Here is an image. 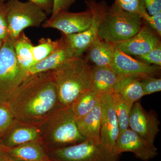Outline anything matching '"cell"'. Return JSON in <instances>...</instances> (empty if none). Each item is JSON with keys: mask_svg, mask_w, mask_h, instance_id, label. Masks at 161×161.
Wrapping results in <instances>:
<instances>
[{"mask_svg": "<svg viewBox=\"0 0 161 161\" xmlns=\"http://www.w3.org/2000/svg\"><path fill=\"white\" fill-rule=\"evenodd\" d=\"M15 120L39 125L58 108V95L50 71L28 75L6 103Z\"/></svg>", "mask_w": 161, "mask_h": 161, "instance_id": "1", "label": "cell"}, {"mask_svg": "<svg viewBox=\"0 0 161 161\" xmlns=\"http://www.w3.org/2000/svg\"><path fill=\"white\" fill-rule=\"evenodd\" d=\"M50 72L58 108L69 107L80 94L89 90L91 68L81 58H72Z\"/></svg>", "mask_w": 161, "mask_h": 161, "instance_id": "2", "label": "cell"}, {"mask_svg": "<svg viewBox=\"0 0 161 161\" xmlns=\"http://www.w3.org/2000/svg\"><path fill=\"white\" fill-rule=\"evenodd\" d=\"M40 141L47 151L81 142L80 134L69 107L58 108L39 125Z\"/></svg>", "mask_w": 161, "mask_h": 161, "instance_id": "3", "label": "cell"}, {"mask_svg": "<svg viewBox=\"0 0 161 161\" xmlns=\"http://www.w3.org/2000/svg\"><path fill=\"white\" fill-rule=\"evenodd\" d=\"M143 23L138 14L124 11L114 3L108 8L101 23L98 37L114 45L135 36L142 27Z\"/></svg>", "mask_w": 161, "mask_h": 161, "instance_id": "4", "label": "cell"}, {"mask_svg": "<svg viewBox=\"0 0 161 161\" xmlns=\"http://www.w3.org/2000/svg\"><path fill=\"white\" fill-rule=\"evenodd\" d=\"M8 40L14 42L27 27H39L47 19L46 13L35 3L28 1L7 0Z\"/></svg>", "mask_w": 161, "mask_h": 161, "instance_id": "5", "label": "cell"}, {"mask_svg": "<svg viewBox=\"0 0 161 161\" xmlns=\"http://www.w3.org/2000/svg\"><path fill=\"white\" fill-rule=\"evenodd\" d=\"M14 44L6 39L0 49V103L4 104L26 77L18 64Z\"/></svg>", "mask_w": 161, "mask_h": 161, "instance_id": "6", "label": "cell"}, {"mask_svg": "<svg viewBox=\"0 0 161 161\" xmlns=\"http://www.w3.org/2000/svg\"><path fill=\"white\" fill-rule=\"evenodd\" d=\"M47 152L52 155V161H117L118 156L101 142L88 140Z\"/></svg>", "mask_w": 161, "mask_h": 161, "instance_id": "7", "label": "cell"}, {"mask_svg": "<svg viewBox=\"0 0 161 161\" xmlns=\"http://www.w3.org/2000/svg\"><path fill=\"white\" fill-rule=\"evenodd\" d=\"M85 4L87 8L91 9L93 16L89 29L79 33L63 34L65 42L75 53L76 58H81L98 37L99 26L108 8L104 1L98 3L96 0H86Z\"/></svg>", "mask_w": 161, "mask_h": 161, "instance_id": "8", "label": "cell"}, {"mask_svg": "<svg viewBox=\"0 0 161 161\" xmlns=\"http://www.w3.org/2000/svg\"><path fill=\"white\" fill-rule=\"evenodd\" d=\"M92 19V12L87 8L86 11L81 12L61 11L54 17L47 19L42 26L44 28L58 30L65 35L79 33L89 29Z\"/></svg>", "mask_w": 161, "mask_h": 161, "instance_id": "9", "label": "cell"}, {"mask_svg": "<svg viewBox=\"0 0 161 161\" xmlns=\"http://www.w3.org/2000/svg\"><path fill=\"white\" fill-rule=\"evenodd\" d=\"M125 152H132L137 158L144 161L150 160L158 155L154 144L129 129L119 134L112 151L117 156Z\"/></svg>", "mask_w": 161, "mask_h": 161, "instance_id": "10", "label": "cell"}, {"mask_svg": "<svg viewBox=\"0 0 161 161\" xmlns=\"http://www.w3.org/2000/svg\"><path fill=\"white\" fill-rule=\"evenodd\" d=\"M113 93L99 96L102 111L101 142L112 152L119 132Z\"/></svg>", "mask_w": 161, "mask_h": 161, "instance_id": "11", "label": "cell"}, {"mask_svg": "<svg viewBox=\"0 0 161 161\" xmlns=\"http://www.w3.org/2000/svg\"><path fill=\"white\" fill-rule=\"evenodd\" d=\"M111 68L118 75L141 79L154 77L159 74L161 69L160 66L136 60L116 48Z\"/></svg>", "mask_w": 161, "mask_h": 161, "instance_id": "12", "label": "cell"}, {"mask_svg": "<svg viewBox=\"0 0 161 161\" xmlns=\"http://www.w3.org/2000/svg\"><path fill=\"white\" fill-rule=\"evenodd\" d=\"M160 122L155 113L147 112L139 102L133 104L130 113V129L154 144L156 136L159 132Z\"/></svg>", "mask_w": 161, "mask_h": 161, "instance_id": "13", "label": "cell"}, {"mask_svg": "<svg viewBox=\"0 0 161 161\" xmlns=\"http://www.w3.org/2000/svg\"><path fill=\"white\" fill-rule=\"evenodd\" d=\"M160 44L159 36L150 26L144 25L132 38L114 46L126 54L138 56L147 53Z\"/></svg>", "mask_w": 161, "mask_h": 161, "instance_id": "14", "label": "cell"}, {"mask_svg": "<svg viewBox=\"0 0 161 161\" xmlns=\"http://www.w3.org/2000/svg\"><path fill=\"white\" fill-rule=\"evenodd\" d=\"M40 139L39 126L27 125L15 120L0 138V147L11 148Z\"/></svg>", "mask_w": 161, "mask_h": 161, "instance_id": "15", "label": "cell"}, {"mask_svg": "<svg viewBox=\"0 0 161 161\" xmlns=\"http://www.w3.org/2000/svg\"><path fill=\"white\" fill-rule=\"evenodd\" d=\"M1 148L9 158L14 161H52L40 141L30 142L11 148Z\"/></svg>", "mask_w": 161, "mask_h": 161, "instance_id": "16", "label": "cell"}, {"mask_svg": "<svg viewBox=\"0 0 161 161\" xmlns=\"http://www.w3.org/2000/svg\"><path fill=\"white\" fill-rule=\"evenodd\" d=\"M119 75L111 67L95 66L91 68L89 90L98 96L111 94Z\"/></svg>", "mask_w": 161, "mask_h": 161, "instance_id": "17", "label": "cell"}, {"mask_svg": "<svg viewBox=\"0 0 161 161\" xmlns=\"http://www.w3.org/2000/svg\"><path fill=\"white\" fill-rule=\"evenodd\" d=\"M61 38L62 42L58 49L45 59L33 65L28 71L26 77L40 72L52 70L65 61L76 58L75 53L67 44L63 36Z\"/></svg>", "mask_w": 161, "mask_h": 161, "instance_id": "18", "label": "cell"}, {"mask_svg": "<svg viewBox=\"0 0 161 161\" xmlns=\"http://www.w3.org/2000/svg\"><path fill=\"white\" fill-rule=\"evenodd\" d=\"M101 105L99 98L96 106L88 114L76 120L78 130L86 140L99 142L101 127Z\"/></svg>", "mask_w": 161, "mask_h": 161, "instance_id": "19", "label": "cell"}, {"mask_svg": "<svg viewBox=\"0 0 161 161\" xmlns=\"http://www.w3.org/2000/svg\"><path fill=\"white\" fill-rule=\"evenodd\" d=\"M115 50L113 44L97 37L87 50V58L95 66L111 67Z\"/></svg>", "mask_w": 161, "mask_h": 161, "instance_id": "20", "label": "cell"}, {"mask_svg": "<svg viewBox=\"0 0 161 161\" xmlns=\"http://www.w3.org/2000/svg\"><path fill=\"white\" fill-rule=\"evenodd\" d=\"M140 80L132 76L119 75L113 88V93L134 104L144 96Z\"/></svg>", "mask_w": 161, "mask_h": 161, "instance_id": "21", "label": "cell"}, {"mask_svg": "<svg viewBox=\"0 0 161 161\" xmlns=\"http://www.w3.org/2000/svg\"><path fill=\"white\" fill-rule=\"evenodd\" d=\"M14 45L18 64L26 76L28 71L34 64L32 53L33 44L23 31L15 40Z\"/></svg>", "mask_w": 161, "mask_h": 161, "instance_id": "22", "label": "cell"}, {"mask_svg": "<svg viewBox=\"0 0 161 161\" xmlns=\"http://www.w3.org/2000/svg\"><path fill=\"white\" fill-rule=\"evenodd\" d=\"M99 98V96L90 90L80 94L69 107L76 120L91 112L96 106Z\"/></svg>", "mask_w": 161, "mask_h": 161, "instance_id": "23", "label": "cell"}, {"mask_svg": "<svg viewBox=\"0 0 161 161\" xmlns=\"http://www.w3.org/2000/svg\"><path fill=\"white\" fill-rule=\"evenodd\" d=\"M112 95L120 134L129 129L130 113L133 104L117 94L113 93Z\"/></svg>", "mask_w": 161, "mask_h": 161, "instance_id": "24", "label": "cell"}, {"mask_svg": "<svg viewBox=\"0 0 161 161\" xmlns=\"http://www.w3.org/2000/svg\"><path fill=\"white\" fill-rule=\"evenodd\" d=\"M61 42L62 39L61 38L56 40H53L49 38H41L39 40L37 45L33 47V65L51 54L60 46Z\"/></svg>", "mask_w": 161, "mask_h": 161, "instance_id": "25", "label": "cell"}, {"mask_svg": "<svg viewBox=\"0 0 161 161\" xmlns=\"http://www.w3.org/2000/svg\"><path fill=\"white\" fill-rule=\"evenodd\" d=\"M115 3L124 11L136 14L141 17L147 11L142 0H115Z\"/></svg>", "mask_w": 161, "mask_h": 161, "instance_id": "26", "label": "cell"}, {"mask_svg": "<svg viewBox=\"0 0 161 161\" xmlns=\"http://www.w3.org/2000/svg\"><path fill=\"white\" fill-rule=\"evenodd\" d=\"M14 120V117L7 105L0 103V138Z\"/></svg>", "mask_w": 161, "mask_h": 161, "instance_id": "27", "label": "cell"}, {"mask_svg": "<svg viewBox=\"0 0 161 161\" xmlns=\"http://www.w3.org/2000/svg\"><path fill=\"white\" fill-rule=\"evenodd\" d=\"M140 81L144 96L161 91L160 78H155L154 77H147L142 78Z\"/></svg>", "mask_w": 161, "mask_h": 161, "instance_id": "28", "label": "cell"}, {"mask_svg": "<svg viewBox=\"0 0 161 161\" xmlns=\"http://www.w3.org/2000/svg\"><path fill=\"white\" fill-rule=\"evenodd\" d=\"M137 57L140 60H142L143 62L161 67V44L147 53L140 55L137 56Z\"/></svg>", "mask_w": 161, "mask_h": 161, "instance_id": "29", "label": "cell"}, {"mask_svg": "<svg viewBox=\"0 0 161 161\" xmlns=\"http://www.w3.org/2000/svg\"><path fill=\"white\" fill-rule=\"evenodd\" d=\"M141 18L159 36H161V11L153 15H149L147 11L142 15Z\"/></svg>", "mask_w": 161, "mask_h": 161, "instance_id": "30", "label": "cell"}, {"mask_svg": "<svg viewBox=\"0 0 161 161\" xmlns=\"http://www.w3.org/2000/svg\"><path fill=\"white\" fill-rule=\"evenodd\" d=\"M8 37L7 8L6 3H0V40L4 41Z\"/></svg>", "mask_w": 161, "mask_h": 161, "instance_id": "31", "label": "cell"}, {"mask_svg": "<svg viewBox=\"0 0 161 161\" xmlns=\"http://www.w3.org/2000/svg\"><path fill=\"white\" fill-rule=\"evenodd\" d=\"M77 0H53V11L50 18L54 17L61 11H68Z\"/></svg>", "mask_w": 161, "mask_h": 161, "instance_id": "32", "label": "cell"}, {"mask_svg": "<svg viewBox=\"0 0 161 161\" xmlns=\"http://www.w3.org/2000/svg\"><path fill=\"white\" fill-rule=\"evenodd\" d=\"M147 12L152 16L161 11V0H142Z\"/></svg>", "mask_w": 161, "mask_h": 161, "instance_id": "33", "label": "cell"}, {"mask_svg": "<svg viewBox=\"0 0 161 161\" xmlns=\"http://www.w3.org/2000/svg\"><path fill=\"white\" fill-rule=\"evenodd\" d=\"M7 0H0V3H5ZM41 7L47 15L51 14L53 11V0H28Z\"/></svg>", "mask_w": 161, "mask_h": 161, "instance_id": "34", "label": "cell"}, {"mask_svg": "<svg viewBox=\"0 0 161 161\" xmlns=\"http://www.w3.org/2000/svg\"><path fill=\"white\" fill-rule=\"evenodd\" d=\"M0 161H14L9 158L0 148Z\"/></svg>", "mask_w": 161, "mask_h": 161, "instance_id": "35", "label": "cell"}, {"mask_svg": "<svg viewBox=\"0 0 161 161\" xmlns=\"http://www.w3.org/2000/svg\"><path fill=\"white\" fill-rule=\"evenodd\" d=\"M3 41L0 40V49H1V47H2V46H3Z\"/></svg>", "mask_w": 161, "mask_h": 161, "instance_id": "36", "label": "cell"}]
</instances>
